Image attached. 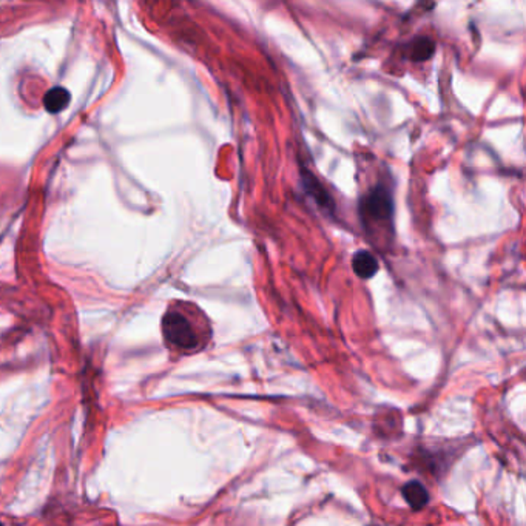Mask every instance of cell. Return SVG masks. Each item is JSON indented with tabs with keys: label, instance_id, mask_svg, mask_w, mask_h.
<instances>
[{
	"label": "cell",
	"instance_id": "cell-1",
	"mask_svg": "<svg viewBox=\"0 0 526 526\" xmlns=\"http://www.w3.org/2000/svg\"><path fill=\"white\" fill-rule=\"evenodd\" d=\"M164 344L172 354L193 355L203 352L213 339L212 323L197 304L173 299L162 315Z\"/></svg>",
	"mask_w": 526,
	"mask_h": 526
},
{
	"label": "cell",
	"instance_id": "cell-2",
	"mask_svg": "<svg viewBox=\"0 0 526 526\" xmlns=\"http://www.w3.org/2000/svg\"><path fill=\"white\" fill-rule=\"evenodd\" d=\"M359 215L369 232L379 230V233H390L394 221V201L389 188L381 184L368 188L366 195L359 199Z\"/></svg>",
	"mask_w": 526,
	"mask_h": 526
},
{
	"label": "cell",
	"instance_id": "cell-3",
	"mask_svg": "<svg viewBox=\"0 0 526 526\" xmlns=\"http://www.w3.org/2000/svg\"><path fill=\"white\" fill-rule=\"evenodd\" d=\"M352 268H354L355 275L359 278L370 279L374 278L377 272H379V264L369 250L363 248V250L354 253Z\"/></svg>",
	"mask_w": 526,
	"mask_h": 526
},
{
	"label": "cell",
	"instance_id": "cell-4",
	"mask_svg": "<svg viewBox=\"0 0 526 526\" xmlns=\"http://www.w3.org/2000/svg\"><path fill=\"white\" fill-rule=\"evenodd\" d=\"M71 95L64 86H55L46 93L44 96V106L48 113H61L66 110V106H70Z\"/></svg>",
	"mask_w": 526,
	"mask_h": 526
},
{
	"label": "cell",
	"instance_id": "cell-5",
	"mask_svg": "<svg viewBox=\"0 0 526 526\" xmlns=\"http://www.w3.org/2000/svg\"><path fill=\"white\" fill-rule=\"evenodd\" d=\"M403 496L406 501L410 503V508L419 511L423 510L428 501H430V494L426 491L425 486L421 485L420 481H410L403 486Z\"/></svg>",
	"mask_w": 526,
	"mask_h": 526
},
{
	"label": "cell",
	"instance_id": "cell-6",
	"mask_svg": "<svg viewBox=\"0 0 526 526\" xmlns=\"http://www.w3.org/2000/svg\"><path fill=\"white\" fill-rule=\"evenodd\" d=\"M435 44L430 37H419L410 46V59L412 61H428L434 55Z\"/></svg>",
	"mask_w": 526,
	"mask_h": 526
},
{
	"label": "cell",
	"instance_id": "cell-7",
	"mask_svg": "<svg viewBox=\"0 0 526 526\" xmlns=\"http://www.w3.org/2000/svg\"><path fill=\"white\" fill-rule=\"evenodd\" d=\"M0 526H2V523H0Z\"/></svg>",
	"mask_w": 526,
	"mask_h": 526
}]
</instances>
